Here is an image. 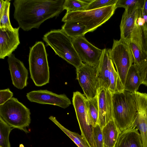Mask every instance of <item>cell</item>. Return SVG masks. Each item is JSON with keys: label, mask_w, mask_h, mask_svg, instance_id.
Here are the masks:
<instances>
[{"label": "cell", "mask_w": 147, "mask_h": 147, "mask_svg": "<svg viewBox=\"0 0 147 147\" xmlns=\"http://www.w3.org/2000/svg\"><path fill=\"white\" fill-rule=\"evenodd\" d=\"M65 0H16L14 18L25 31L38 28L47 20L57 16L64 10Z\"/></svg>", "instance_id": "1"}, {"label": "cell", "mask_w": 147, "mask_h": 147, "mask_svg": "<svg viewBox=\"0 0 147 147\" xmlns=\"http://www.w3.org/2000/svg\"><path fill=\"white\" fill-rule=\"evenodd\" d=\"M113 116L121 132L133 126L138 109L134 92L125 90L112 93Z\"/></svg>", "instance_id": "2"}, {"label": "cell", "mask_w": 147, "mask_h": 147, "mask_svg": "<svg viewBox=\"0 0 147 147\" xmlns=\"http://www.w3.org/2000/svg\"><path fill=\"white\" fill-rule=\"evenodd\" d=\"M43 39L56 55L76 69L83 63L74 47L71 38L62 29L50 31L44 35Z\"/></svg>", "instance_id": "3"}, {"label": "cell", "mask_w": 147, "mask_h": 147, "mask_svg": "<svg viewBox=\"0 0 147 147\" xmlns=\"http://www.w3.org/2000/svg\"><path fill=\"white\" fill-rule=\"evenodd\" d=\"M115 5L89 10L66 12L62 21L78 22L85 26L87 32H93L113 15L117 9Z\"/></svg>", "instance_id": "4"}, {"label": "cell", "mask_w": 147, "mask_h": 147, "mask_svg": "<svg viewBox=\"0 0 147 147\" xmlns=\"http://www.w3.org/2000/svg\"><path fill=\"white\" fill-rule=\"evenodd\" d=\"M28 62L30 78L35 85L41 86L49 83L50 72L47 54L41 41L30 48Z\"/></svg>", "instance_id": "5"}, {"label": "cell", "mask_w": 147, "mask_h": 147, "mask_svg": "<svg viewBox=\"0 0 147 147\" xmlns=\"http://www.w3.org/2000/svg\"><path fill=\"white\" fill-rule=\"evenodd\" d=\"M30 110L17 98L12 97L0 105V117L12 128L22 130L26 133L30 123Z\"/></svg>", "instance_id": "6"}, {"label": "cell", "mask_w": 147, "mask_h": 147, "mask_svg": "<svg viewBox=\"0 0 147 147\" xmlns=\"http://www.w3.org/2000/svg\"><path fill=\"white\" fill-rule=\"evenodd\" d=\"M109 50L110 58L124 86L128 71L134 62L129 43L120 39H114L112 49Z\"/></svg>", "instance_id": "7"}, {"label": "cell", "mask_w": 147, "mask_h": 147, "mask_svg": "<svg viewBox=\"0 0 147 147\" xmlns=\"http://www.w3.org/2000/svg\"><path fill=\"white\" fill-rule=\"evenodd\" d=\"M72 102L81 133V136L90 147H96L93 137L94 127L89 120L88 112L87 98L77 91L73 92Z\"/></svg>", "instance_id": "8"}, {"label": "cell", "mask_w": 147, "mask_h": 147, "mask_svg": "<svg viewBox=\"0 0 147 147\" xmlns=\"http://www.w3.org/2000/svg\"><path fill=\"white\" fill-rule=\"evenodd\" d=\"M97 67L83 63L76 69V79L88 99L97 96L98 89L97 76Z\"/></svg>", "instance_id": "9"}, {"label": "cell", "mask_w": 147, "mask_h": 147, "mask_svg": "<svg viewBox=\"0 0 147 147\" xmlns=\"http://www.w3.org/2000/svg\"><path fill=\"white\" fill-rule=\"evenodd\" d=\"M71 38L74 47L82 62L92 66H97L103 49L93 45L84 36Z\"/></svg>", "instance_id": "10"}, {"label": "cell", "mask_w": 147, "mask_h": 147, "mask_svg": "<svg viewBox=\"0 0 147 147\" xmlns=\"http://www.w3.org/2000/svg\"><path fill=\"white\" fill-rule=\"evenodd\" d=\"M26 96L31 102L56 105L63 109L71 104L70 100L65 94H58L46 90L31 91L27 93Z\"/></svg>", "instance_id": "11"}, {"label": "cell", "mask_w": 147, "mask_h": 147, "mask_svg": "<svg viewBox=\"0 0 147 147\" xmlns=\"http://www.w3.org/2000/svg\"><path fill=\"white\" fill-rule=\"evenodd\" d=\"M97 96L98 107L97 124L102 129L113 119L112 93L109 89L100 88L98 90Z\"/></svg>", "instance_id": "12"}, {"label": "cell", "mask_w": 147, "mask_h": 147, "mask_svg": "<svg viewBox=\"0 0 147 147\" xmlns=\"http://www.w3.org/2000/svg\"><path fill=\"white\" fill-rule=\"evenodd\" d=\"M20 27L13 30L0 28V58L10 56L20 44Z\"/></svg>", "instance_id": "13"}, {"label": "cell", "mask_w": 147, "mask_h": 147, "mask_svg": "<svg viewBox=\"0 0 147 147\" xmlns=\"http://www.w3.org/2000/svg\"><path fill=\"white\" fill-rule=\"evenodd\" d=\"M7 61L13 84L18 89H23L28 84V70L13 54L8 57Z\"/></svg>", "instance_id": "14"}, {"label": "cell", "mask_w": 147, "mask_h": 147, "mask_svg": "<svg viewBox=\"0 0 147 147\" xmlns=\"http://www.w3.org/2000/svg\"><path fill=\"white\" fill-rule=\"evenodd\" d=\"M145 0L142 3L125 9L120 25V39L127 42L130 40L131 31L135 20L142 11Z\"/></svg>", "instance_id": "15"}, {"label": "cell", "mask_w": 147, "mask_h": 147, "mask_svg": "<svg viewBox=\"0 0 147 147\" xmlns=\"http://www.w3.org/2000/svg\"><path fill=\"white\" fill-rule=\"evenodd\" d=\"M130 42L135 43L147 53V24L143 17L142 11L137 17L132 27Z\"/></svg>", "instance_id": "16"}, {"label": "cell", "mask_w": 147, "mask_h": 147, "mask_svg": "<svg viewBox=\"0 0 147 147\" xmlns=\"http://www.w3.org/2000/svg\"><path fill=\"white\" fill-rule=\"evenodd\" d=\"M109 49L106 48L103 49L97 66V76L98 88H103L109 89V78L113 62L110 57Z\"/></svg>", "instance_id": "17"}, {"label": "cell", "mask_w": 147, "mask_h": 147, "mask_svg": "<svg viewBox=\"0 0 147 147\" xmlns=\"http://www.w3.org/2000/svg\"><path fill=\"white\" fill-rule=\"evenodd\" d=\"M136 127L121 131L114 147H143L141 135Z\"/></svg>", "instance_id": "18"}, {"label": "cell", "mask_w": 147, "mask_h": 147, "mask_svg": "<svg viewBox=\"0 0 147 147\" xmlns=\"http://www.w3.org/2000/svg\"><path fill=\"white\" fill-rule=\"evenodd\" d=\"M104 145L108 147H114L121 131L113 119L109 121L102 129Z\"/></svg>", "instance_id": "19"}, {"label": "cell", "mask_w": 147, "mask_h": 147, "mask_svg": "<svg viewBox=\"0 0 147 147\" xmlns=\"http://www.w3.org/2000/svg\"><path fill=\"white\" fill-rule=\"evenodd\" d=\"M142 84L137 66L133 64L128 71L124 87V90L131 92L137 91Z\"/></svg>", "instance_id": "20"}, {"label": "cell", "mask_w": 147, "mask_h": 147, "mask_svg": "<svg viewBox=\"0 0 147 147\" xmlns=\"http://www.w3.org/2000/svg\"><path fill=\"white\" fill-rule=\"evenodd\" d=\"M65 22L61 29L71 38L84 36L87 33L85 26L80 23L76 22Z\"/></svg>", "instance_id": "21"}, {"label": "cell", "mask_w": 147, "mask_h": 147, "mask_svg": "<svg viewBox=\"0 0 147 147\" xmlns=\"http://www.w3.org/2000/svg\"><path fill=\"white\" fill-rule=\"evenodd\" d=\"M49 119L56 124L70 139L78 147H90L85 140L81 135L75 132L69 130L62 125L53 116H50Z\"/></svg>", "instance_id": "22"}, {"label": "cell", "mask_w": 147, "mask_h": 147, "mask_svg": "<svg viewBox=\"0 0 147 147\" xmlns=\"http://www.w3.org/2000/svg\"><path fill=\"white\" fill-rule=\"evenodd\" d=\"M112 93L124 91V89L119 76L116 70L114 64H112L109 78V89Z\"/></svg>", "instance_id": "23"}, {"label": "cell", "mask_w": 147, "mask_h": 147, "mask_svg": "<svg viewBox=\"0 0 147 147\" xmlns=\"http://www.w3.org/2000/svg\"><path fill=\"white\" fill-rule=\"evenodd\" d=\"M88 112L89 118L93 127L98 123V102L97 96L87 99Z\"/></svg>", "instance_id": "24"}, {"label": "cell", "mask_w": 147, "mask_h": 147, "mask_svg": "<svg viewBox=\"0 0 147 147\" xmlns=\"http://www.w3.org/2000/svg\"><path fill=\"white\" fill-rule=\"evenodd\" d=\"M92 0H65L63 9L67 12H72L86 11Z\"/></svg>", "instance_id": "25"}, {"label": "cell", "mask_w": 147, "mask_h": 147, "mask_svg": "<svg viewBox=\"0 0 147 147\" xmlns=\"http://www.w3.org/2000/svg\"><path fill=\"white\" fill-rule=\"evenodd\" d=\"M13 129L0 117V147H11L9 135Z\"/></svg>", "instance_id": "26"}, {"label": "cell", "mask_w": 147, "mask_h": 147, "mask_svg": "<svg viewBox=\"0 0 147 147\" xmlns=\"http://www.w3.org/2000/svg\"><path fill=\"white\" fill-rule=\"evenodd\" d=\"M128 43L134 58V64L138 65L144 59L147 53L142 50L135 43L130 42Z\"/></svg>", "instance_id": "27"}, {"label": "cell", "mask_w": 147, "mask_h": 147, "mask_svg": "<svg viewBox=\"0 0 147 147\" xmlns=\"http://www.w3.org/2000/svg\"><path fill=\"white\" fill-rule=\"evenodd\" d=\"M10 0H7L5 7L3 13L0 17V28H8L9 29H14L11 24L9 20V8Z\"/></svg>", "instance_id": "28"}, {"label": "cell", "mask_w": 147, "mask_h": 147, "mask_svg": "<svg viewBox=\"0 0 147 147\" xmlns=\"http://www.w3.org/2000/svg\"><path fill=\"white\" fill-rule=\"evenodd\" d=\"M117 0H93L86 9L91 10L116 5Z\"/></svg>", "instance_id": "29"}, {"label": "cell", "mask_w": 147, "mask_h": 147, "mask_svg": "<svg viewBox=\"0 0 147 147\" xmlns=\"http://www.w3.org/2000/svg\"><path fill=\"white\" fill-rule=\"evenodd\" d=\"M93 137L96 147H104L102 129L98 124L93 127Z\"/></svg>", "instance_id": "30"}, {"label": "cell", "mask_w": 147, "mask_h": 147, "mask_svg": "<svg viewBox=\"0 0 147 147\" xmlns=\"http://www.w3.org/2000/svg\"><path fill=\"white\" fill-rule=\"evenodd\" d=\"M136 65L139 74L142 84L147 86V55L141 63Z\"/></svg>", "instance_id": "31"}, {"label": "cell", "mask_w": 147, "mask_h": 147, "mask_svg": "<svg viewBox=\"0 0 147 147\" xmlns=\"http://www.w3.org/2000/svg\"><path fill=\"white\" fill-rule=\"evenodd\" d=\"M144 0H117L116 4V8L123 7L125 9L129 7L140 3Z\"/></svg>", "instance_id": "32"}, {"label": "cell", "mask_w": 147, "mask_h": 147, "mask_svg": "<svg viewBox=\"0 0 147 147\" xmlns=\"http://www.w3.org/2000/svg\"><path fill=\"white\" fill-rule=\"evenodd\" d=\"M13 93L9 88L0 90V105H2L11 99Z\"/></svg>", "instance_id": "33"}, {"label": "cell", "mask_w": 147, "mask_h": 147, "mask_svg": "<svg viewBox=\"0 0 147 147\" xmlns=\"http://www.w3.org/2000/svg\"><path fill=\"white\" fill-rule=\"evenodd\" d=\"M142 16L146 23L147 21V0H145L142 9Z\"/></svg>", "instance_id": "34"}, {"label": "cell", "mask_w": 147, "mask_h": 147, "mask_svg": "<svg viewBox=\"0 0 147 147\" xmlns=\"http://www.w3.org/2000/svg\"><path fill=\"white\" fill-rule=\"evenodd\" d=\"M7 1V0L5 1L3 0H0V17L2 16Z\"/></svg>", "instance_id": "35"}, {"label": "cell", "mask_w": 147, "mask_h": 147, "mask_svg": "<svg viewBox=\"0 0 147 147\" xmlns=\"http://www.w3.org/2000/svg\"><path fill=\"white\" fill-rule=\"evenodd\" d=\"M104 147H108L104 145Z\"/></svg>", "instance_id": "36"}, {"label": "cell", "mask_w": 147, "mask_h": 147, "mask_svg": "<svg viewBox=\"0 0 147 147\" xmlns=\"http://www.w3.org/2000/svg\"></svg>", "instance_id": "37"}]
</instances>
